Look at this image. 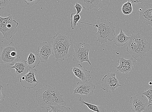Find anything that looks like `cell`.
<instances>
[{
    "instance_id": "1",
    "label": "cell",
    "mask_w": 152,
    "mask_h": 112,
    "mask_svg": "<svg viewBox=\"0 0 152 112\" xmlns=\"http://www.w3.org/2000/svg\"><path fill=\"white\" fill-rule=\"evenodd\" d=\"M36 97L38 104L43 108L64 103L63 95L59 91L49 85H47L37 91Z\"/></svg>"
},
{
    "instance_id": "2",
    "label": "cell",
    "mask_w": 152,
    "mask_h": 112,
    "mask_svg": "<svg viewBox=\"0 0 152 112\" xmlns=\"http://www.w3.org/2000/svg\"><path fill=\"white\" fill-rule=\"evenodd\" d=\"M126 47V51L135 59L142 58L151 50V45L146 38L139 33L132 34Z\"/></svg>"
},
{
    "instance_id": "3",
    "label": "cell",
    "mask_w": 152,
    "mask_h": 112,
    "mask_svg": "<svg viewBox=\"0 0 152 112\" xmlns=\"http://www.w3.org/2000/svg\"><path fill=\"white\" fill-rule=\"evenodd\" d=\"M51 41L53 55L56 61L63 62L66 58H69V53L70 47L72 44V40L68 39L65 35L58 33Z\"/></svg>"
},
{
    "instance_id": "4",
    "label": "cell",
    "mask_w": 152,
    "mask_h": 112,
    "mask_svg": "<svg viewBox=\"0 0 152 112\" xmlns=\"http://www.w3.org/2000/svg\"><path fill=\"white\" fill-rule=\"evenodd\" d=\"M114 23L110 22L108 20L99 17L94 25L87 24L97 28L98 31L95 33L98 38L97 41L102 44L107 43V41H113L115 36L116 28L114 25Z\"/></svg>"
},
{
    "instance_id": "5",
    "label": "cell",
    "mask_w": 152,
    "mask_h": 112,
    "mask_svg": "<svg viewBox=\"0 0 152 112\" xmlns=\"http://www.w3.org/2000/svg\"><path fill=\"white\" fill-rule=\"evenodd\" d=\"M19 23L13 19L11 14L6 17H0V31L2 33L3 38L9 41L11 39L18 31Z\"/></svg>"
},
{
    "instance_id": "6",
    "label": "cell",
    "mask_w": 152,
    "mask_h": 112,
    "mask_svg": "<svg viewBox=\"0 0 152 112\" xmlns=\"http://www.w3.org/2000/svg\"><path fill=\"white\" fill-rule=\"evenodd\" d=\"M1 49L2 51L0 56V64L13 65L18 62L20 57L18 54L17 48L12 42Z\"/></svg>"
},
{
    "instance_id": "7",
    "label": "cell",
    "mask_w": 152,
    "mask_h": 112,
    "mask_svg": "<svg viewBox=\"0 0 152 112\" xmlns=\"http://www.w3.org/2000/svg\"><path fill=\"white\" fill-rule=\"evenodd\" d=\"M74 48L73 60L81 64L87 62L91 65L89 59V52L91 49V45L86 43H76L74 44Z\"/></svg>"
},
{
    "instance_id": "8",
    "label": "cell",
    "mask_w": 152,
    "mask_h": 112,
    "mask_svg": "<svg viewBox=\"0 0 152 112\" xmlns=\"http://www.w3.org/2000/svg\"><path fill=\"white\" fill-rule=\"evenodd\" d=\"M116 75V73L113 72L106 74L102 79L101 88L107 92L111 90L114 93L118 87H121Z\"/></svg>"
},
{
    "instance_id": "9",
    "label": "cell",
    "mask_w": 152,
    "mask_h": 112,
    "mask_svg": "<svg viewBox=\"0 0 152 112\" xmlns=\"http://www.w3.org/2000/svg\"><path fill=\"white\" fill-rule=\"evenodd\" d=\"M95 87L96 86L91 80L79 82L77 83L76 87L73 90V94L90 96L93 94Z\"/></svg>"
},
{
    "instance_id": "10",
    "label": "cell",
    "mask_w": 152,
    "mask_h": 112,
    "mask_svg": "<svg viewBox=\"0 0 152 112\" xmlns=\"http://www.w3.org/2000/svg\"><path fill=\"white\" fill-rule=\"evenodd\" d=\"M37 71L36 69L30 68L26 74L20 78L21 85L26 89H31L36 87L38 82L36 78Z\"/></svg>"
},
{
    "instance_id": "11",
    "label": "cell",
    "mask_w": 152,
    "mask_h": 112,
    "mask_svg": "<svg viewBox=\"0 0 152 112\" xmlns=\"http://www.w3.org/2000/svg\"><path fill=\"white\" fill-rule=\"evenodd\" d=\"M148 100L143 96L139 95L131 97V109L135 112H142L146 110L149 105Z\"/></svg>"
},
{
    "instance_id": "12",
    "label": "cell",
    "mask_w": 152,
    "mask_h": 112,
    "mask_svg": "<svg viewBox=\"0 0 152 112\" xmlns=\"http://www.w3.org/2000/svg\"><path fill=\"white\" fill-rule=\"evenodd\" d=\"M118 62L119 65L116 66L115 68L120 73L127 74L134 70V65L135 61L132 58L127 59L123 57H119Z\"/></svg>"
},
{
    "instance_id": "13",
    "label": "cell",
    "mask_w": 152,
    "mask_h": 112,
    "mask_svg": "<svg viewBox=\"0 0 152 112\" xmlns=\"http://www.w3.org/2000/svg\"><path fill=\"white\" fill-rule=\"evenodd\" d=\"M37 51L39 53V58L41 62L46 63L50 56L53 55L52 44L46 41L43 42L39 45Z\"/></svg>"
},
{
    "instance_id": "14",
    "label": "cell",
    "mask_w": 152,
    "mask_h": 112,
    "mask_svg": "<svg viewBox=\"0 0 152 112\" xmlns=\"http://www.w3.org/2000/svg\"><path fill=\"white\" fill-rule=\"evenodd\" d=\"M140 19L146 25L152 28V4L145 5L139 9Z\"/></svg>"
},
{
    "instance_id": "15",
    "label": "cell",
    "mask_w": 152,
    "mask_h": 112,
    "mask_svg": "<svg viewBox=\"0 0 152 112\" xmlns=\"http://www.w3.org/2000/svg\"><path fill=\"white\" fill-rule=\"evenodd\" d=\"M74 74L77 78L82 81H88L91 79V76L90 71L83 68L80 64L74 65L71 68Z\"/></svg>"
},
{
    "instance_id": "16",
    "label": "cell",
    "mask_w": 152,
    "mask_h": 112,
    "mask_svg": "<svg viewBox=\"0 0 152 112\" xmlns=\"http://www.w3.org/2000/svg\"><path fill=\"white\" fill-rule=\"evenodd\" d=\"M15 69L18 78H20L29 72L30 68L27 63L26 61L23 60L16 63L11 68Z\"/></svg>"
},
{
    "instance_id": "17",
    "label": "cell",
    "mask_w": 152,
    "mask_h": 112,
    "mask_svg": "<svg viewBox=\"0 0 152 112\" xmlns=\"http://www.w3.org/2000/svg\"><path fill=\"white\" fill-rule=\"evenodd\" d=\"M130 36H126L121 29L118 35H115L113 38V41L114 44L118 47L124 46L128 43L130 39Z\"/></svg>"
},
{
    "instance_id": "18",
    "label": "cell",
    "mask_w": 152,
    "mask_h": 112,
    "mask_svg": "<svg viewBox=\"0 0 152 112\" xmlns=\"http://www.w3.org/2000/svg\"><path fill=\"white\" fill-rule=\"evenodd\" d=\"M100 0H79V3L87 11L96 8Z\"/></svg>"
},
{
    "instance_id": "19",
    "label": "cell",
    "mask_w": 152,
    "mask_h": 112,
    "mask_svg": "<svg viewBox=\"0 0 152 112\" xmlns=\"http://www.w3.org/2000/svg\"><path fill=\"white\" fill-rule=\"evenodd\" d=\"M26 61L28 65L30 68H34L39 65L41 61L37 55L31 52Z\"/></svg>"
},
{
    "instance_id": "20",
    "label": "cell",
    "mask_w": 152,
    "mask_h": 112,
    "mask_svg": "<svg viewBox=\"0 0 152 112\" xmlns=\"http://www.w3.org/2000/svg\"><path fill=\"white\" fill-rule=\"evenodd\" d=\"M79 103L83 105H85L90 110L96 112H107L105 108L103 106L97 105L84 101L82 97H80L79 99Z\"/></svg>"
},
{
    "instance_id": "21",
    "label": "cell",
    "mask_w": 152,
    "mask_h": 112,
    "mask_svg": "<svg viewBox=\"0 0 152 112\" xmlns=\"http://www.w3.org/2000/svg\"><path fill=\"white\" fill-rule=\"evenodd\" d=\"M81 18L80 14L72 13L70 16V24L72 29L75 28L78 25V23Z\"/></svg>"
},
{
    "instance_id": "22",
    "label": "cell",
    "mask_w": 152,
    "mask_h": 112,
    "mask_svg": "<svg viewBox=\"0 0 152 112\" xmlns=\"http://www.w3.org/2000/svg\"><path fill=\"white\" fill-rule=\"evenodd\" d=\"M132 4L130 2L128 1L123 4L121 10L122 13L125 15H129L133 12Z\"/></svg>"
},
{
    "instance_id": "23",
    "label": "cell",
    "mask_w": 152,
    "mask_h": 112,
    "mask_svg": "<svg viewBox=\"0 0 152 112\" xmlns=\"http://www.w3.org/2000/svg\"><path fill=\"white\" fill-rule=\"evenodd\" d=\"M53 112H72L69 107L60 105L59 104L51 106Z\"/></svg>"
},
{
    "instance_id": "24",
    "label": "cell",
    "mask_w": 152,
    "mask_h": 112,
    "mask_svg": "<svg viewBox=\"0 0 152 112\" xmlns=\"http://www.w3.org/2000/svg\"><path fill=\"white\" fill-rule=\"evenodd\" d=\"M148 100V104H152V86L148 87V89L142 93Z\"/></svg>"
},
{
    "instance_id": "25",
    "label": "cell",
    "mask_w": 152,
    "mask_h": 112,
    "mask_svg": "<svg viewBox=\"0 0 152 112\" xmlns=\"http://www.w3.org/2000/svg\"><path fill=\"white\" fill-rule=\"evenodd\" d=\"M10 0H0V9H4L10 3Z\"/></svg>"
},
{
    "instance_id": "26",
    "label": "cell",
    "mask_w": 152,
    "mask_h": 112,
    "mask_svg": "<svg viewBox=\"0 0 152 112\" xmlns=\"http://www.w3.org/2000/svg\"><path fill=\"white\" fill-rule=\"evenodd\" d=\"M6 97L5 94L3 92V87L1 85L0 86V103H3L4 100Z\"/></svg>"
},
{
    "instance_id": "27",
    "label": "cell",
    "mask_w": 152,
    "mask_h": 112,
    "mask_svg": "<svg viewBox=\"0 0 152 112\" xmlns=\"http://www.w3.org/2000/svg\"><path fill=\"white\" fill-rule=\"evenodd\" d=\"M27 5L32 6L37 4L40 0H24Z\"/></svg>"
},
{
    "instance_id": "28",
    "label": "cell",
    "mask_w": 152,
    "mask_h": 112,
    "mask_svg": "<svg viewBox=\"0 0 152 112\" xmlns=\"http://www.w3.org/2000/svg\"><path fill=\"white\" fill-rule=\"evenodd\" d=\"M74 8H75L76 9L77 14H79L81 12H82L83 7L79 3H77L75 6H74Z\"/></svg>"
},
{
    "instance_id": "29",
    "label": "cell",
    "mask_w": 152,
    "mask_h": 112,
    "mask_svg": "<svg viewBox=\"0 0 152 112\" xmlns=\"http://www.w3.org/2000/svg\"><path fill=\"white\" fill-rule=\"evenodd\" d=\"M128 1L134 4H141L144 2V0H128Z\"/></svg>"
},
{
    "instance_id": "30",
    "label": "cell",
    "mask_w": 152,
    "mask_h": 112,
    "mask_svg": "<svg viewBox=\"0 0 152 112\" xmlns=\"http://www.w3.org/2000/svg\"><path fill=\"white\" fill-rule=\"evenodd\" d=\"M148 112H152V104L148 105Z\"/></svg>"
},
{
    "instance_id": "31",
    "label": "cell",
    "mask_w": 152,
    "mask_h": 112,
    "mask_svg": "<svg viewBox=\"0 0 152 112\" xmlns=\"http://www.w3.org/2000/svg\"><path fill=\"white\" fill-rule=\"evenodd\" d=\"M47 112H53L52 108L50 107L47 109Z\"/></svg>"
},
{
    "instance_id": "32",
    "label": "cell",
    "mask_w": 152,
    "mask_h": 112,
    "mask_svg": "<svg viewBox=\"0 0 152 112\" xmlns=\"http://www.w3.org/2000/svg\"><path fill=\"white\" fill-rule=\"evenodd\" d=\"M17 112H29V111H27L25 110H22L20 111H19Z\"/></svg>"
},
{
    "instance_id": "33",
    "label": "cell",
    "mask_w": 152,
    "mask_h": 112,
    "mask_svg": "<svg viewBox=\"0 0 152 112\" xmlns=\"http://www.w3.org/2000/svg\"><path fill=\"white\" fill-rule=\"evenodd\" d=\"M122 110L121 111H117L115 110H113L111 112H122Z\"/></svg>"
},
{
    "instance_id": "34",
    "label": "cell",
    "mask_w": 152,
    "mask_h": 112,
    "mask_svg": "<svg viewBox=\"0 0 152 112\" xmlns=\"http://www.w3.org/2000/svg\"><path fill=\"white\" fill-rule=\"evenodd\" d=\"M149 84L150 85H152V82L151 81L150 82Z\"/></svg>"
},
{
    "instance_id": "35",
    "label": "cell",
    "mask_w": 152,
    "mask_h": 112,
    "mask_svg": "<svg viewBox=\"0 0 152 112\" xmlns=\"http://www.w3.org/2000/svg\"><path fill=\"white\" fill-rule=\"evenodd\" d=\"M101 1H102V0H101Z\"/></svg>"
},
{
    "instance_id": "36",
    "label": "cell",
    "mask_w": 152,
    "mask_h": 112,
    "mask_svg": "<svg viewBox=\"0 0 152 112\" xmlns=\"http://www.w3.org/2000/svg\"></svg>"
}]
</instances>
